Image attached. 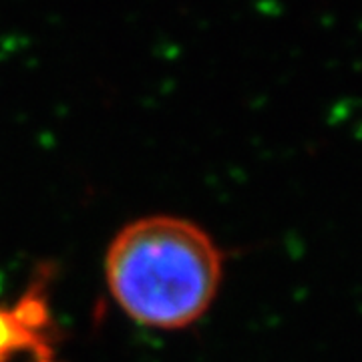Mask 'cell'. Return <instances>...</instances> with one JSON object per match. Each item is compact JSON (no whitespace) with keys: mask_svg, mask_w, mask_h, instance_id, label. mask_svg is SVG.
<instances>
[{"mask_svg":"<svg viewBox=\"0 0 362 362\" xmlns=\"http://www.w3.org/2000/svg\"><path fill=\"white\" fill-rule=\"evenodd\" d=\"M105 276L111 296L135 322L177 330L211 308L223 256L194 221L149 216L117 233L105 256Z\"/></svg>","mask_w":362,"mask_h":362,"instance_id":"cell-1","label":"cell"},{"mask_svg":"<svg viewBox=\"0 0 362 362\" xmlns=\"http://www.w3.org/2000/svg\"><path fill=\"white\" fill-rule=\"evenodd\" d=\"M28 318L21 312H8L0 308V362L13 356L16 350L33 344V334L28 330Z\"/></svg>","mask_w":362,"mask_h":362,"instance_id":"cell-2","label":"cell"}]
</instances>
